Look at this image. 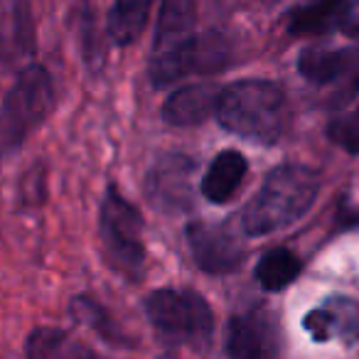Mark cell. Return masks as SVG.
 I'll return each instance as SVG.
<instances>
[{"label":"cell","mask_w":359,"mask_h":359,"mask_svg":"<svg viewBox=\"0 0 359 359\" xmlns=\"http://www.w3.org/2000/svg\"><path fill=\"white\" fill-rule=\"evenodd\" d=\"M290 109L285 94L266 79H241L226 86L217 104L222 128L249 143L273 145L288 128Z\"/></svg>","instance_id":"6da1fadb"},{"label":"cell","mask_w":359,"mask_h":359,"mask_svg":"<svg viewBox=\"0 0 359 359\" xmlns=\"http://www.w3.org/2000/svg\"><path fill=\"white\" fill-rule=\"evenodd\" d=\"M320 180L305 165H280L264 180L256 197L244 207L241 226L249 236H266L298 222L313 207Z\"/></svg>","instance_id":"7a4b0ae2"},{"label":"cell","mask_w":359,"mask_h":359,"mask_svg":"<svg viewBox=\"0 0 359 359\" xmlns=\"http://www.w3.org/2000/svg\"><path fill=\"white\" fill-rule=\"evenodd\" d=\"M145 313L153 327L170 342L205 352L212 344L215 318L207 300L195 290L160 288L145 298Z\"/></svg>","instance_id":"3957f363"},{"label":"cell","mask_w":359,"mask_h":359,"mask_svg":"<svg viewBox=\"0 0 359 359\" xmlns=\"http://www.w3.org/2000/svg\"><path fill=\"white\" fill-rule=\"evenodd\" d=\"M52 106H55L52 76L40 65L25 67L3 101V128H0L3 153H15L22 140L47 118Z\"/></svg>","instance_id":"277c9868"},{"label":"cell","mask_w":359,"mask_h":359,"mask_svg":"<svg viewBox=\"0 0 359 359\" xmlns=\"http://www.w3.org/2000/svg\"><path fill=\"white\" fill-rule=\"evenodd\" d=\"M101 244L114 264L116 271L135 280L145 264V244H143V219L138 210L126 200L123 195L111 187L101 202L99 217Z\"/></svg>","instance_id":"5b68a950"},{"label":"cell","mask_w":359,"mask_h":359,"mask_svg":"<svg viewBox=\"0 0 359 359\" xmlns=\"http://www.w3.org/2000/svg\"><path fill=\"white\" fill-rule=\"evenodd\" d=\"M195 0H160L158 30H155L150 79L155 86H168L185 79V50L195 27Z\"/></svg>","instance_id":"8992f818"},{"label":"cell","mask_w":359,"mask_h":359,"mask_svg":"<svg viewBox=\"0 0 359 359\" xmlns=\"http://www.w3.org/2000/svg\"><path fill=\"white\" fill-rule=\"evenodd\" d=\"M195 163L185 155H163L155 160L145 177V197L163 215H185L192 210L195 190H192Z\"/></svg>","instance_id":"52a82bcc"},{"label":"cell","mask_w":359,"mask_h":359,"mask_svg":"<svg viewBox=\"0 0 359 359\" xmlns=\"http://www.w3.org/2000/svg\"><path fill=\"white\" fill-rule=\"evenodd\" d=\"M185 239L197 269L210 276H229L244 261V246L226 226L192 222L185 231Z\"/></svg>","instance_id":"ba28073f"},{"label":"cell","mask_w":359,"mask_h":359,"mask_svg":"<svg viewBox=\"0 0 359 359\" xmlns=\"http://www.w3.org/2000/svg\"><path fill=\"white\" fill-rule=\"evenodd\" d=\"M226 352L231 359H278L276 325L264 310L234 315L226 325Z\"/></svg>","instance_id":"9c48e42d"},{"label":"cell","mask_w":359,"mask_h":359,"mask_svg":"<svg viewBox=\"0 0 359 359\" xmlns=\"http://www.w3.org/2000/svg\"><path fill=\"white\" fill-rule=\"evenodd\" d=\"M303 327L315 342H330L334 337H359V303L337 295L325 305L310 310Z\"/></svg>","instance_id":"30bf717a"},{"label":"cell","mask_w":359,"mask_h":359,"mask_svg":"<svg viewBox=\"0 0 359 359\" xmlns=\"http://www.w3.org/2000/svg\"><path fill=\"white\" fill-rule=\"evenodd\" d=\"M222 91L215 84L182 86L163 104V121L170 126H197L217 114Z\"/></svg>","instance_id":"8fae6325"},{"label":"cell","mask_w":359,"mask_h":359,"mask_svg":"<svg viewBox=\"0 0 359 359\" xmlns=\"http://www.w3.org/2000/svg\"><path fill=\"white\" fill-rule=\"evenodd\" d=\"M357 67V50H325V47H305L298 57V72L310 84H334L344 79Z\"/></svg>","instance_id":"7c38bea8"},{"label":"cell","mask_w":359,"mask_h":359,"mask_svg":"<svg viewBox=\"0 0 359 359\" xmlns=\"http://www.w3.org/2000/svg\"><path fill=\"white\" fill-rule=\"evenodd\" d=\"M246 158L236 150H222L215 160H212L210 170L205 172L200 182V192L207 202L212 205H224L236 195L246 177Z\"/></svg>","instance_id":"4fadbf2b"},{"label":"cell","mask_w":359,"mask_h":359,"mask_svg":"<svg viewBox=\"0 0 359 359\" xmlns=\"http://www.w3.org/2000/svg\"><path fill=\"white\" fill-rule=\"evenodd\" d=\"M27 359H104L86 347L84 342L74 339L69 332L57 327H37L30 332L25 342Z\"/></svg>","instance_id":"5bb4252c"},{"label":"cell","mask_w":359,"mask_h":359,"mask_svg":"<svg viewBox=\"0 0 359 359\" xmlns=\"http://www.w3.org/2000/svg\"><path fill=\"white\" fill-rule=\"evenodd\" d=\"M347 0H313L310 6L298 8L290 15L288 30L298 37L325 35V32L342 30L344 13H347Z\"/></svg>","instance_id":"9a60e30c"},{"label":"cell","mask_w":359,"mask_h":359,"mask_svg":"<svg viewBox=\"0 0 359 359\" xmlns=\"http://www.w3.org/2000/svg\"><path fill=\"white\" fill-rule=\"evenodd\" d=\"M231 60V45L222 32H200L185 50V72L190 74H217L226 69Z\"/></svg>","instance_id":"2e32d148"},{"label":"cell","mask_w":359,"mask_h":359,"mask_svg":"<svg viewBox=\"0 0 359 359\" xmlns=\"http://www.w3.org/2000/svg\"><path fill=\"white\" fill-rule=\"evenodd\" d=\"M69 313L76 323L84 325L86 330H91L96 337H101L106 344H111V347H118V349L135 347V339L130 337L128 332H123L121 325H116L114 318L106 313L104 305L91 300L89 295H76V298H72Z\"/></svg>","instance_id":"e0dca14e"},{"label":"cell","mask_w":359,"mask_h":359,"mask_svg":"<svg viewBox=\"0 0 359 359\" xmlns=\"http://www.w3.org/2000/svg\"><path fill=\"white\" fill-rule=\"evenodd\" d=\"M153 0H114L109 13V37L114 45L128 47L140 37L148 22Z\"/></svg>","instance_id":"ac0fdd59"},{"label":"cell","mask_w":359,"mask_h":359,"mask_svg":"<svg viewBox=\"0 0 359 359\" xmlns=\"http://www.w3.org/2000/svg\"><path fill=\"white\" fill-rule=\"evenodd\" d=\"M300 273V259L293 251L283 249V246H276L269 249L256 264V280L264 290L276 293V290H283L285 285H290Z\"/></svg>","instance_id":"d6986e66"},{"label":"cell","mask_w":359,"mask_h":359,"mask_svg":"<svg viewBox=\"0 0 359 359\" xmlns=\"http://www.w3.org/2000/svg\"><path fill=\"white\" fill-rule=\"evenodd\" d=\"M327 135L332 138V143L339 145V148L357 155L359 153V106L352 111V114L332 121L327 128Z\"/></svg>","instance_id":"ffe728a7"},{"label":"cell","mask_w":359,"mask_h":359,"mask_svg":"<svg viewBox=\"0 0 359 359\" xmlns=\"http://www.w3.org/2000/svg\"><path fill=\"white\" fill-rule=\"evenodd\" d=\"M15 40L18 47H22L25 52L32 50V22H30V13H27V3L25 0H15Z\"/></svg>","instance_id":"44dd1931"},{"label":"cell","mask_w":359,"mask_h":359,"mask_svg":"<svg viewBox=\"0 0 359 359\" xmlns=\"http://www.w3.org/2000/svg\"><path fill=\"white\" fill-rule=\"evenodd\" d=\"M342 32L349 37H359V6H349L344 13Z\"/></svg>","instance_id":"7402d4cb"},{"label":"cell","mask_w":359,"mask_h":359,"mask_svg":"<svg viewBox=\"0 0 359 359\" xmlns=\"http://www.w3.org/2000/svg\"><path fill=\"white\" fill-rule=\"evenodd\" d=\"M163 359H172V357H163Z\"/></svg>","instance_id":"603a6c76"}]
</instances>
